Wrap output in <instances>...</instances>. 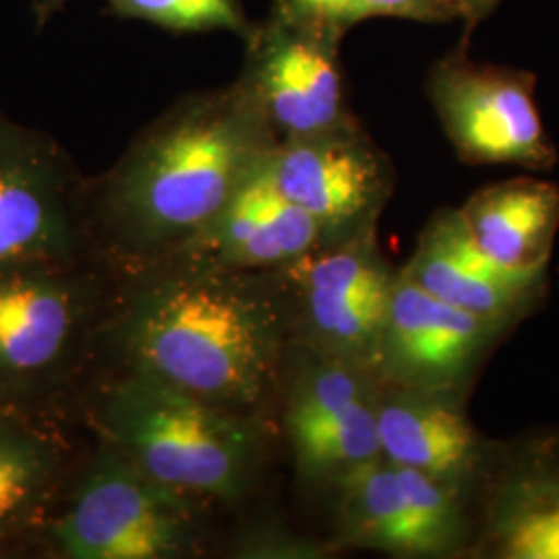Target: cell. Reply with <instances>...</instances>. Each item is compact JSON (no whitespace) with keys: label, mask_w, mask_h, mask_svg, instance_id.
<instances>
[{"label":"cell","mask_w":559,"mask_h":559,"mask_svg":"<svg viewBox=\"0 0 559 559\" xmlns=\"http://www.w3.org/2000/svg\"><path fill=\"white\" fill-rule=\"evenodd\" d=\"M276 145L240 80L180 98L90 180L92 255L112 278L168 260L260 173Z\"/></svg>","instance_id":"1"},{"label":"cell","mask_w":559,"mask_h":559,"mask_svg":"<svg viewBox=\"0 0 559 559\" xmlns=\"http://www.w3.org/2000/svg\"><path fill=\"white\" fill-rule=\"evenodd\" d=\"M102 342L135 371L237 413L260 415L290 344L278 272L160 263L115 278ZM100 342V344H102Z\"/></svg>","instance_id":"2"},{"label":"cell","mask_w":559,"mask_h":559,"mask_svg":"<svg viewBox=\"0 0 559 559\" xmlns=\"http://www.w3.org/2000/svg\"><path fill=\"white\" fill-rule=\"evenodd\" d=\"M92 417L100 440L143 473L205 503L242 500L267 450L260 415L216 406L135 371L106 381Z\"/></svg>","instance_id":"3"},{"label":"cell","mask_w":559,"mask_h":559,"mask_svg":"<svg viewBox=\"0 0 559 559\" xmlns=\"http://www.w3.org/2000/svg\"><path fill=\"white\" fill-rule=\"evenodd\" d=\"M108 278L92 255L0 261V411L59 419L102 342Z\"/></svg>","instance_id":"4"},{"label":"cell","mask_w":559,"mask_h":559,"mask_svg":"<svg viewBox=\"0 0 559 559\" xmlns=\"http://www.w3.org/2000/svg\"><path fill=\"white\" fill-rule=\"evenodd\" d=\"M205 501L152 479L106 441L69 479L32 551L59 559L195 558Z\"/></svg>","instance_id":"5"},{"label":"cell","mask_w":559,"mask_h":559,"mask_svg":"<svg viewBox=\"0 0 559 559\" xmlns=\"http://www.w3.org/2000/svg\"><path fill=\"white\" fill-rule=\"evenodd\" d=\"M332 551L360 549L402 559L468 558L473 493L378 456L332 483Z\"/></svg>","instance_id":"6"},{"label":"cell","mask_w":559,"mask_h":559,"mask_svg":"<svg viewBox=\"0 0 559 559\" xmlns=\"http://www.w3.org/2000/svg\"><path fill=\"white\" fill-rule=\"evenodd\" d=\"M425 90L460 162L533 173L558 164L537 106L535 73L473 60L464 41L431 64Z\"/></svg>","instance_id":"7"},{"label":"cell","mask_w":559,"mask_h":559,"mask_svg":"<svg viewBox=\"0 0 559 559\" xmlns=\"http://www.w3.org/2000/svg\"><path fill=\"white\" fill-rule=\"evenodd\" d=\"M396 274L378 233L318 247L278 270L290 344L371 371Z\"/></svg>","instance_id":"8"},{"label":"cell","mask_w":559,"mask_h":559,"mask_svg":"<svg viewBox=\"0 0 559 559\" xmlns=\"http://www.w3.org/2000/svg\"><path fill=\"white\" fill-rule=\"evenodd\" d=\"M265 175L318 222L321 247L378 233L396 189V168L357 117L334 129L278 141Z\"/></svg>","instance_id":"9"},{"label":"cell","mask_w":559,"mask_h":559,"mask_svg":"<svg viewBox=\"0 0 559 559\" xmlns=\"http://www.w3.org/2000/svg\"><path fill=\"white\" fill-rule=\"evenodd\" d=\"M87 189L59 141L0 112V261L92 255Z\"/></svg>","instance_id":"10"},{"label":"cell","mask_w":559,"mask_h":559,"mask_svg":"<svg viewBox=\"0 0 559 559\" xmlns=\"http://www.w3.org/2000/svg\"><path fill=\"white\" fill-rule=\"evenodd\" d=\"M336 36L270 13L245 40L239 80L270 122L278 141L297 140L344 124L355 115Z\"/></svg>","instance_id":"11"},{"label":"cell","mask_w":559,"mask_h":559,"mask_svg":"<svg viewBox=\"0 0 559 559\" xmlns=\"http://www.w3.org/2000/svg\"><path fill=\"white\" fill-rule=\"evenodd\" d=\"M510 330L436 299L399 270L371 373L383 388L468 390Z\"/></svg>","instance_id":"12"},{"label":"cell","mask_w":559,"mask_h":559,"mask_svg":"<svg viewBox=\"0 0 559 559\" xmlns=\"http://www.w3.org/2000/svg\"><path fill=\"white\" fill-rule=\"evenodd\" d=\"M473 559H559V429L496 445L479 485Z\"/></svg>","instance_id":"13"},{"label":"cell","mask_w":559,"mask_h":559,"mask_svg":"<svg viewBox=\"0 0 559 559\" xmlns=\"http://www.w3.org/2000/svg\"><path fill=\"white\" fill-rule=\"evenodd\" d=\"M321 245L318 222L280 193L263 166L214 221L162 263L226 274H272Z\"/></svg>","instance_id":"14"},{"label":"cell","mask_w":559,"mask_h":559,"mask_svg":"<svg viewBox=\"0 0 559 559\" xmlns=\"http://www.w3.org/2000/svg\"><path fill=\"white\" fill-rule=\"evenodd\" d=\"M381 456L477 493L498 441L487 440L466 411V390H402L380 385Z\"/></svg>","instance_id":"15"},{"label":"cell","mask_w":559,"mask_h":559,"mask_svg":"<svg viewBox=\"0 0 559 559\" xmlns=\"http://www.w3.org/2000/svg\"><path fill=\"white\" fill-rule=\"evenodd\" d=\"M400 272L436 299L508 328L526 320L547 288V274H519L483 253L459 207L431 214Z\"/></svg>","instance_id":"16"},{"label":"cell","mask_w":559,"mask_h":559,"mask_svg":"<svg viewBox=\"0 0 559 559\" xmlns=\"http://www.w3.org/2000/svg\"><path fill=\"white\" fill-rule=\"evenodd\" d=\"M69 473L59 419L0 411V558L32 551Z\"/></svg>","instance_id":"17"},{"label":"cell","mask_w":559,"mask_h":559,"mask_svg":"<svg viewBox=\"0 0 559 559\" xmlns=\"http://www.w3.org/2000/svg\"><path fill=\"white\" fill-rule=\"evenodd\" d=\"M460 218L496 263L519 274H547L559 233V185L512 177L477 189L459 207Z\"/></svg>","instance_id":"18"},{"label":"cell","mask_w":559,"mask_h":559,"mask_svg":"<svg viewBox=\"0 0 559 559\" xmlns=\"http://www.w3.org/2000/svg\"><path fill=\"white\" fill-rule=\"evenodd\" d=\"M376 402L378 399L362 402L338 419L288 433L302 479L332 485L353 468L381 456Z\"/></svg>","instance_id":"19"},{"label":"cell","mask_w":559,"mask_h":559,"mask_svg":"<svg viewBox=\"0 0 559 559\" xmlns=\"http://www.w3.org/2000/svg\"><path fill=\"white\" fill-rule=\"evenodd\" d=\"M272 11L340 40L362 21H456L443 0H274Z\"/></svg>","instance_id":"20"},{"label":"cell","mask_w":559,"mask_h":559,"mask_svg":"<svg viewBox=\"0 0 559 559\" xmlns=\"http://www.w3.org/2000/svg\"><path fill=\"white\" fill-rule=\"evenodd\" d=\"M67 0H44L38 17H48ZM110 11L124 20L147 21L175 34L230 32L245 41L255 23L240 0H106Z\"/></svg>","instance_id":"21"},{"label":"cell","mask_w":559,"mask_h":559,"mask_svg":"<svg viewBox=\"0 0 559 559\" xmlns=\"http://www.w3.org/2000/svg\"><path fill=\"white\" fill-rule=\"evenodd\" d=\"M230 551V556L242 559H321L330 556L332 547L295 535L278 524H267L239 535Z\"/></svg>","instance_id":"22"},{"label":"cell","mask_w":559,"mask_h":559,"mask_svg":"<svg viewBox=\"0 0 559 559\" xmlns=\"http://www.w3.org/2000/svg\"><path fill=\"white\" fill-rule=\"evenodd\" d=\"M456 20L466 23V32L491 17L503 0H443Z\"/></svg>","instance_id":"23"},{"label":"cell","mask_w":559,"mask_h":559,"mask_svg":"<svg viewBox=\"0 0 559 559\" xmlns=\"http://www.w3.org/2000/svg\"><path fill=\"white\" fill-rule=\"evenodd\" d=\"M34 4H36V11H38V7H40L41 0H34Z\"/></svg>","instance_id":"24"}]
</instances>
